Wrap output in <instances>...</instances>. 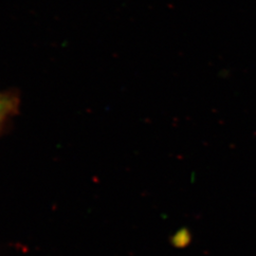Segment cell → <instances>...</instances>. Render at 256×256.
Returning <instances> with one entry per match:
<instances>
[{
	"instance_id": "1",
	"label": "cell",
	"mask_w": 256,
	"mask_h": 256,
	"mask_svg": "<svg viewBox=\"0 0 256 256\" xmlns=\"http://www.w3.org/2000/svg\"><path fill=\"white\" fill-rule=\"evenodd\" d=\"M20 108V97L16 92H0V135L9 126Z\"/></svg>"
}]
</instances>
